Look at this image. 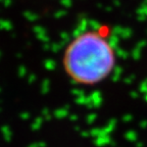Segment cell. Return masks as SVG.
<instances>
[{
	"mask_svg": "<svg viewBox=\"0 0 147 147\" xmlns=\"http://www.w3.org/2000/svg\"><path fill=\"white\" fill-rule=\"evenodd\" d=\"M117 52L107 27L82 30L67 42L61 55L67 78L81 87H95L113 76Z\"/></svg>",
	"mask_w": 147,
	"mask_h": 147,
	"instance_id": "6da1fadb",
	"label": "cell"
}]
</instances>
